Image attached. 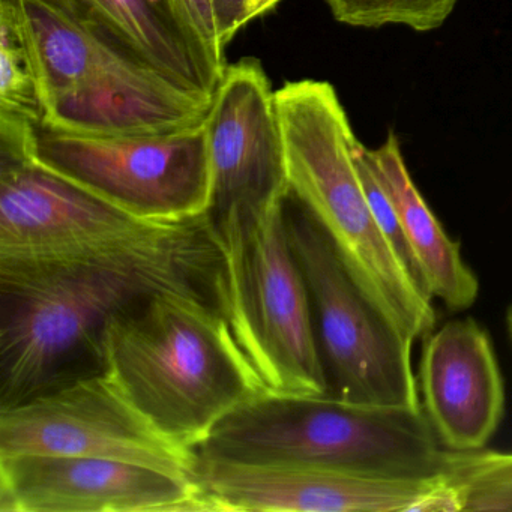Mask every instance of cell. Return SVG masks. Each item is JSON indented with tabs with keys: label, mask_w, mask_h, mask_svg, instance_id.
I'll use <instances>...</instances> for the list:
<instances>
[{
	"label": "cell",
	"mask_w": 512,
	"mask_h": 512,
	"mask_svg": "<svg viewBox=\"0 0 512 512\" xmlns=\"http://www.w3.org/2000/svg\"><path fill=\"white\" fill-rule=\"evenodd\" d=\"M422 409L443 448L484 449L505 412V385L490 335L472 319L425 337L419 362Z\"/></svg>",
	"instance_id": "cell-14"
},
{
	"label": "cell",
	"mask_w": 512,
	"mask_h": 512,
	"mask_svg": "<svg viewBox=\"0 0 512 512\" xmlns=\"http://www.w3.org/2000/svg\"><path fill=\"white\" fill-rule=\"evenodd\" d=\"M22 454L125 461L193 484L200 461L197 451L163 436L100 370L0 409V457Z\"/></svg>",
	"instance_id": "cell-10"
},
{
	"label": "cell",
	"mask_w": 512,
	"mask_h": 512,
	"mask_svg": "<svg viewBox=\"0 0 512 512\" xmlns=\"http://www.w3.org/2000/svg\"><path fill=\"white\" fill-rule=\"evenodd\" d=\"M29 154L49 172L148 223H193L211 208L206 119L169 133L124 136L35 127Z\"/></svg>",
	"instance_id": "cell-9"
},
{
	"label": "cell",
	"mask_w": 512,
	"mask_h": 512,
	"mask_svg": "<svg viewBox=\"0 0 512 512\" xmlns=\"http://www.w3.org/2000/svg\"><path fill=\"white\" fill-rule=\"evenodd\" d=\"M220 251L208 217L155 244L68 265L0 268V409L73 380L110 319L163 289L214 290Z\"/></svg>",
	"instance_id": "cell-1"
},
{
	"label": "cell",
	"mask_w": 512,
	"mask_h": 512,
	"mask_svg": "<svg viewBox=\"0 0 512 512\" xmlns=\"http://www.w3.org/2000/svg\"><path fill=\"white\" fill-rule=\"evenodd\" d=\"M182 8L194 31L205 44L212 56L224 64L220 38H218L217 17H215L214 0H181Z\"/></svg>",
	"instance_id": "cell-21"
},
{
	"label": "cell",
	"mask_w": 512,
	"mask_h": 512,
	"mask_svg": "<svg viewBox=\"0 0 512 512\" xmlns=\"http://www.w3.org/2000/svg\"><path fill=\"white\" fill-rule=\"evenodd\" d=\"M43 71V127L89 136L169 133L205 121L214 98L157 68L49 0H20Z\"/></svg>",
	"instance_id": "cell-6"
},
{
	"label": "cell",
	"mask_w": 512,
	"mask_h": 512,
	"mask_svg": "<svg viewBox=\"0 0 512 512\" xmlns=\"http://www.w3.org/2000/svg\"><path fill=\"white\" fill-rule=\"evenodd\" d=\"M0 113L46 121L43 71L20 0H0Z\"/></svg>",
	"instance_id": "cell-17"
},
{
	"label": "cell",
	"mask_w": 512,
	"mask_h": 512,
	"mask_svg": "<svg viewBox=\"0 0 512 512\" xmlns=\"http://www.w3.org/2000/svg\"><path fill=\"white\" fill-rule=\"evenodd\" d=\"M368 166L394 203L410 254L431 298L454 311L475 304L479 281L410 178L394 133L377 149L364 148Z\"/></svg>",
	"instance_id": "cell-16"
},
{
	"label": "cell",
	"mask_w": 512,
	"mask_h": 512,
	"mask_svg": "<svg viewBox=\"0 0 512 512\" xmlns=\"http://www.w3.org/2000/svg\"><path fill=\"white\" fill-rule=\"evenodd\" d=\"M506 325H508L509 337L512 338V304L509 307L508 314H506Z\"/></svg>",
	"instance_id": "cell-22"
},
{
	"label": "cell",
	"mask_w": 512,
	"mask_h": 512,
	"mask_svg": "<svg viewBox=\"0 0 512 512\" xmlns=\"http://www.w3.org/2000/svg\"><path fill=\"white\" fill-rule=\"evenodd\" d=\"M188 91L214 98L226 64L206 49L181 0H49Z\"/></svg>",
	"instance_id": "cell-15"
},
{
	"label": "cell",
	"mask_w": 512,
	"mask_h": 512,
	"mask_svg": "<svg viewBox=\"0 0 512 512\" xmlns=\"http://www.w3.org/2000/svg\"><path fill=\"white\" fill-rule=\"evenodd\" d=\"M337 22L355 28L401 25L430 32L446 22L458 0H326Z\"/></svg>",
	"instance_id": "cell-19"
},
{
	"label": "cell",
	"mask_w": 512,
	"mask_h": 512,
	"mask_svg": "<svg viewBox=\"0 0 512 512\" xmlns=\"http://www.w3.org/2000/svg\"><path fill=\"white\" fill-rule=\"evenodd\" d=\"M98 370L160 431L197 451L233 410L265 394L214 290L163 289L104 326Z\"/></svg>",
	"instance_id": "cell-2"
},
{
	"label": "cell",
	"mask_w": 512,
	"mask_h": 512,
	"mask_svg": "<svg viewBox=\"0 0 512 512\" xmlns=\"http://www.w3.org/2000/svg\"><path fill=\"white\" fill-rule=\"evenodd\" d=\"M197 454L229 463L331 467L397 478L442 475L446 460L424 409L269 392L226 416Z\"/></svg>",
	"instance_id": "cell-4"
},
{
	"label": "cell",
	"mask_w": 512,
	"mask_h": 512,
	"mask_svg": "<svg viewBox=\"0 0 512 512\" xmlns=\"http://www.w3.org/2000/svg\"><path fill=\"white\" fill-rule=\"evenodd\" d=\"M284 212L310 292L331 394L353 403L421 410L413 344L371 304L319 221L290 188Z\"/></svg>",
	"instance_id": "cell-8"
},
{
	"label": "cell",
	"mask_w": 512,
	"mask_h": 512,
	"mask_svg": "<svg viewBox=\"0 0 512 512\" xmlns=\"http://www.w3.org/2000/svg\"><path fill=\"white\" fill-rule=\"evenodd\" d=\"M35 127L0 113V268L86 262L155 244L191 224L139 220L44 169L29 154Z\"/></svg>",
	"instance_id": "cell-7"
},
{
	"label": "cell",
	"mask_w": 512,
	"mask_h": 512,
	"mask_svg": "<svg viewBox=\"0 0 512 512\" xmlns=\"http://www.w3.org/2000/svg\"><path fill=\"white\" fill-rule=\"evenodd\" d=\"M281 0H214L218 38L226 47L241 29L274 10Z\"/></svg>",
	"instance_id": "cell-20"
},
{
	"label": "cell",
	"mask_w": 512,
	"mask_h": 512,
	"mask_svg": "<svg viewBox=\"0 0 512 512\" xmlns=\"http://www.w3.org/2000/svg\"><path fill=\"white\" fill-rule=\"evenodd\" d=\"M211 208L206 217L280 200L289 190L275 91L257 59L226 65L206 116Z\"/></svg>",
	"instance_id": "cell-13"
},
{
	"label": "cell",
	"mask_w": 512,
	"mask_h": 512,
	"mask_svg": "<svg viewBox=\"0 0 512 512\" xmlns=\"http://www.w3.org/2000/svg\"><path fill=\"white\" fill-rule=\"evenodd\" d=\"M457 497L458 512H512V452H452L445 469Z\"/></svg>",
	"instance_id": "cell-18"
},
{
	"label": "cell",
	"mask_w": 512,
	"mask_h": 512,
	"mask_svg": "<svg viewBox=\"0 0 512 512\" xmlns=\"http://www.w3.org/2000/svg\"><path fill=\"white\" fill-rule=\"evenodd\" d=\"M2 512H205L200 487L161 470L77 455L0 457Z\"/></svg>",
	"instance_id": "cell-12"
},
{
	"label": "cell",
	"mask_w": 512,
	"mask_h": 512,
	"mask_svg": "<svg viewBox=\"0 0 512 512\" xmlns=\"http://www.w3.org/2000/svg\"><path fill=\"white\" fill-rule=\"evenodd\" d=\"M286 194L260 208L208 217L220 251L215 293L269 394L322 397L331 386L307 281L287 230Z\"/></svg>",
	"instance_id": "cell-5"
},
{
	"label": "cell",
	"mask_w": 512,
	"mask_h": 512,
	"mask_svg": "<svg viewBox=\"0 0 512 512\" xmlns=\"http://www.w3.org/2000/svg\"><path fill=\"white\" fill-rule=\"evenodd\" d=\"M206 512H458L445 473L397 478L316 466H254L200 457Z\"/></svg>",
	"instance_id": "cell-11"
},
{
	"label": "cell",
	"mask_w": 512,
	"mask_h": 512,
	"mask_svg": "<svg viewBox=\"0 0 512 512\" xmlns=\"http://www.w3.org/2000/svg\"><path fill=\"white\" fill-rule=\"evenodd\" d=\"M287 181L310 209L371 304L409 343L436 326L433 298L380 229L355 161L358 142L334 86L287 82L275 91Z\"/></svg>",
	"instance_id": "cell-3"
}]
</instances>
